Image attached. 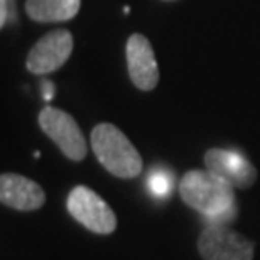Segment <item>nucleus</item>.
Segmentation results:
<instances>
[{
	"label": "nucleus",
	"mask_w": 260,
	"mask_h": 260,
	"mask_svg": "<svg viewBox=\"0 0 260 260\" xmlns=\"http://www.w3.org/2000/svg\"><path fill=\"white\" fill-rule=\"evenodd\" d=\"M0 200L5 206L19 211H34L43 208L46 193L36 181L25 176L7 173L0 176Z\"/></svg>",
	"instance_id": "1a4fd4ad"
},
{
	"label": "nucleus",
	"mask_w": 260,
	"mask_h": 260,
	"mask_svg": "<svg viewBox=\"0 0 260 260\" xmlns=\"http://www.w3.org/2000/svg\"><path fill=\"white\" fill-rule=\"evenodd\" d=\"M68 211L83 226L96 235H110L117 228V216L105 200L86 186H75L68 196Z\"/></svg>",
	"instance_id": "7ed1b4c3"
},
{
	"label": "nucleus",
	"mask_w": 260,
	"mask_h": 260,
	"mask_svg": "<svg viewBox=\"0 0 260 260\" xmlns=\"http://www.w3.org/2000/svg\"><path fill=\"white\" fill-rule=\"evenodd\" d=\"M39 125L43 132L58 145L70 160L80 162L86 155V139L76 120L70 113L54 107H44L39 112Z\"/></svg>",
	"instance_id": "20e7f679"
},
{
	"label": "nucleus",
	"mask_w": 260,
	"mask_h": 260,
	"mask_svg": "<svg viewBox=\"0 0 260 260\" xmlns=\"http://www.w3.org/2000/svg\"><path fill=\"white\" fill-rule=\"evenodd\" d=\"M205 166L235 189H248L257 181V169L240 152L226 149H210L205 154Z\"/></svg>",
	"instance_id": "0eeeda50"
},
{
	"label": "nucleus",
	"mask_w": 260,
	"mask_h": 260,
	"mask_svg": "<svg viewBox=\"0 0 260 260\" xmlns=\"http://www.w3.org/2000/svg\"><path fill=\"white\" fill-rule=\"evenodd\" d=\"M73 53V36L66 29H56L41 38L27 56V70L34 75H48L63 66Z\"/></svg>",
	"instance_id": "423d86ee"
},
{
	"label": "nucleus",
	"mask_w": 260,
	"mask_h": 260,
	"mask_svg": "<svg viewBox=\"0 0 260 260\" xmlns=\"http://www.w3.org/2000/svg\"><path fill=\"white\" fill-rule=\"evenodd\" d=\"M183 201L213 223H223L237 215L235 188L211 171H188L179 184Z\"/></svg>",
	"instance_id": "f257e3e1"
},
{
	"label": "nucleus",
	"mask_w": 260,
	"mask_h": 260,
	"mask_svg": "<svg viewBox=\"0 0 260 260\" xmlns=\"http://www.w3.org/2000/svg\"><path fill=\"white\" fill-rule=\"evenodd\" d=\"M147 186L154 196L168 198L171 194V189H173V178H171V174H168L166 171L155 169L149 176Z\"/></svg>",
	"instance_id": "9b49d317"
},
{
	"label": "nucleus",
	"mask_w": 260,
	"mask_h": 260,
	"mask_svg": "<svg viewBox=\"0 0 260 260\" xmlns=\"http://www.w3.org/2000/svg\"><path fill=\"white\" fill-rule=\"evenodd\" d=\"M127 64L130 80L139 90L150 91L159 83V68L149 39L132 34L127 41Z\"/></svg>",
	"instance_id": "6e6552de"
},
{
	"label": "nucleus",
	"mask_w": 260,
	"mask_h": 260,
	"mask_svg": "<svg viewBox=\"0 0 260 260\" xmlns=\"http://www.w3.org/2000/svg\"><path fill=\"white\" fill-rule=\"evenodd\" d=\"M198 252L205 260H253V242L223 223H211L198 238Z\"/></svg>",
	"instance_id": "39448f33"
},
{
	"label": "nucleus",
	"mask_w": 260,
	"mask_h": 260,
	"mask_svg": "<svg viewBox=\"0 0 260 260\" xmlns=\"http://www.w3.org/2000/svg\"><path fill=\"white\" fill-rule=\"evenodd\" d=\"M81 0H25V12L38 22H64L78 14Z\"/></svg>",
	"instance_id": "9d476101"
},
{
	"label": "nucleus",
	"mask_w": 260,
	"mask_h": 260,
	"mask_svg": "<svg viewBox=\"0 0 260 260\" xmlns=\"http://www.w3.org/2000/svg\"><path fill=\"white\" fill-rule=\"evenodd\" d=\"M0 27H5L15 17V2L14 0H0Z\"/></svg>",
	"instance_id": "f8f14e48"
},
{
	"label": "nucleus",
	"mask_w": 260,
	"mask_h": 260,
	"mask_svg": "<svg viewBox=\"0 0 260 260\" xmlns=\"http://www.w3.org/2000/svg\"><path fill=\"white\" fill-rule=\"evenodd\" d=\"M43 95H44V100H48V102L54 96V85L51 81L43 83Z\"/></svg>",
	"instance_id": "ddd939ff"
},
{
	"label": "nucleus",
	"mask_w": 260,
	"mask_h": 260,
	"mask_svg": "<svg viewBox=\"0 0 260 260\" xmlns=\"http://www.w3.org/2000/svg\"><path fill=\"white\" fill-rule=\"evenodd\" d=\"M91 149L98 162L120 179H134L142 173V157L128 137L113 123H98L91 130Z\"/></svg>",
	"instance_id": "f03ea898"
}]
</instances>
